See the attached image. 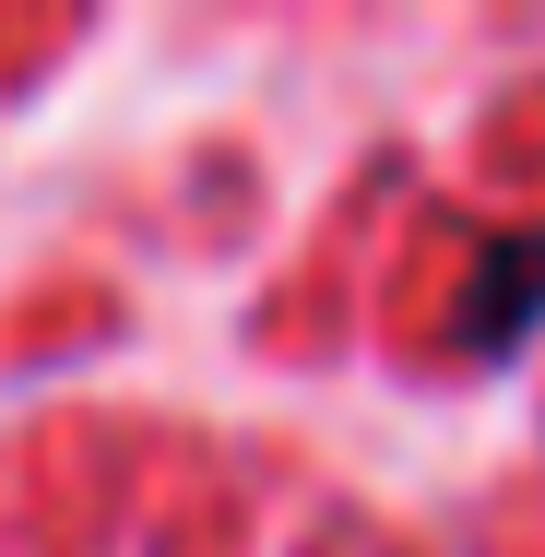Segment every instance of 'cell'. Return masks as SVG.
Masks as SVG:
<instances>
[{"instance_id": "1", "label": "cell", "mask_w": 545, "mask_h": 557, "mask_svg": "<svg viewBox=\"0 0 545 557\" xmlns=\"http://www.w3.org/2000/svg\"><path fill=\"white\" fill-rule=\"evenodd\" d=\"M545 321V237H498L486 249V273H474V297H462V356L474 368H498V356H522V333Z\"/></svg>"}]
</instances>
